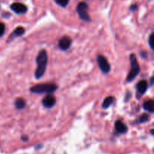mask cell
<instances>
[{
  "instance_id": "7402d4cb",
  "label": "cell",
  "mask_w": 154,
  "mask_h": 154,
  "mask_svg": "<svg viewBox=\"0 0 154 154\" xmlns=\"http://www.w3.org/2000/svg\"><path fill=\"white\" fill-rule=\"evenodd\" d=\"M141 57L146 58V57H147V54H146V52H141Z\"/></svg>"
},
{
  "instance_id": "4fadbf2b",
  "label": "cell",
  "mask_w": 154,
  "mask_h": 154,
  "mask_svg": "<svg viewBox=\"0 0 154 154\" xmlns=\"http://www.w3.org/2000/svg\"><path fill=\"white\" fill-rule=\"evenodd\" d=\"M25 33V30L23 27H17L14 30V31L12 33L11 36V38H14L17 37V36H20L22 35H23V33Z\"/></svg>"
},
{
  "instance_id": "cb8c5ba5",
  "label": "cell",
  "mask_w": 154,
  "mask_h": 154,
  "mask_svg": "<svg viewBox=\"0 0 154 154\" xmlns=\"http://www.w3.org/2000/svg\"><path fill=\"white\" fill-rule=\"evenodd\" d=\"M151 134H153V129H152V130H151Z\"/></svg>"
},
{
  "instance_id": "7c38bea8",
  "label": "cell",
  "mask_w": 154,
  "mask_h": 154,
  "mask_svg": "<svg viewBox=\"0 0 154 154\" xmlns=\"http://www.w3.org/2000/svg\"><path fill=\"white\" fill-rule=\"evenodd\" d=\"M26 101L23 98H17L15 100L14 105L17 109L22 110V109H23L26 107Z\"/></svg>"
},
{
  "instance_id": "5bb4252c",
  "label": "cell",
  "mask_w": 154,
  "mask_h": 154,
  "mask_svg": "<svg viewBox=\"0 0 154 154\" xmlns=\"http://www.w3.org/2000/svg\"><path fill=\"white\" fill-rule=\"evenodd\" d=\"M114 98L112 96H109L108 98H105L103 101V104H102V107L104 109H107L111 105V104L114 103Z\"/></svg>"
},
{
  "instance_id": "9a60e30c",
  "label": "cell",
  "mask_w": 154,
  "mask_h": 154,
  "mask_svg": "<svg viewBox=\"0 0 154 154\" xmlns=\"http://www.w3.org/2000/svg\"><path fill=\"white\" fill-rule=\"evenodd\" d=\"M57 4H58L59 5L62 6V7H66L68 5L69 2V0H55Z\"/></svg>"
},
{
  "instance_id": "603a6c76",
  "label": "cell",
  "mask_w": 154,
  "mask_h": 154,
  "mask_svg": "<svg viewBox=\"0 0 154 154\" xmlns=\"http://www.w3.org/2000/svg\"><path fill=\"white\" fill-rule=\"evenodd\" d=\"M153 77H151V79H150V84L153 85Z\"/></svg>"
},
{
  "instance_id": "d6986e66",
  "label": "cell",
  "mask_w": 154,
  "mask_h": 154,
  "mask_svg": "<svg viewBox=\"0 0 154 154\" xmlns=\"http://www.w3.org/2000/svg\"><path fill=\"white\" fill-rule=\"evenodd\" d=\"M136 8H137V5H136V4L132 5L130 7V9H131V10H132V11H135Z\"/></svg>"
},
{
  "instance_id": "ac0fdd59",
  "label": "cell",
  "mask_w": 154,
  "mask_h": 154,
  "mask_svg": "<svg viewBox=\"0 0 154 154\" xmlns=\"http://www.w3.org/2000/svg\"><path fill=\"white\" fill-rule=\"evenodd\" d=\"M153 34H151L149 37V45H150V47L153 49Z\"/></svg>"
},
{
  "instance_id": "8992f818",
  "label": "cell",
  "mask_w": 154,
  "mask_h": 154,
  "mask_svg": "<svg viewBox=\"0 0 154 154\" xmlns=\"http://www.w3.org/2000/svg\"><path fill=\"white\" fill-rule=\"evenodd\" d=\"M11 9L16 14H24L26 12L27 7L20 2H14L11 5Z\"/></svg>"
},
{
  "instance_id": "30bf717a",
  "label": "cell",
  "mask_w": 154,
  "mask_h": 154,
  "mask_svg": "<svg viewBox=\"0 0 154 154\" xmlns=\"http://www.w3.org/2000/svg\"><path fill=\"white\" fill-rule=\"evenodd\" d=\"M147 87H148L147 82L146 80H141V81L138 82V83L137 84V91L139 94L143 95L147 90Z\"/></svg>"
},
{
  "instance_id": "9c48e42d",
  "label": "cell",
  "mask_w": 154,
  "mask_h": 154,
  "mask_svg": "<svg viewBox=\"0 0 154 154\" xmlns=\"http://www.w3.org/2000/svg\"><path fill=\"white\" fill-rule=\"evenodd\" d=\"M115 129L119 134H125L127 131L128 128L126 124L123 123L121 120H117L115 122Z\"/></svg>"
},
{
  "instance_id": "2e32d148",
  "label": "cell",
  "mask_w": 154,
  "mask_h": 154,
  "mask_svg": "<svg viewBox=\"0 0 154 154\" xmlns=\"http://www.w3.org/2000/svg\"><path fill=\"white\" fill-rule=\"evenodd\" d=\"M150 117L147 114H142L139 118V122L140 123H144V122H147L149 120Z\"/></svg>"
},
{
  "instance_id": "e0dca14e",
  "label": "cell",
  "mask_w": 154,
  "mask_h": 154,
  "mask_svg": "<svg viewBox=\"0 0 154 154\" xmlns=\"http://www.w3.org/2000/svg\"><path fill=\"white\" fill-rule=\"evenodd\" d=\"M5 32V25L3 23H0V37L4 35Z\"/></svg>"
},
{
  "instance_id": "5b68a950",
  "label": "cell",
  "mask_w": 154,
  "mask_h": 154,
  "mask_svg": "<svg viewBox=\"0 0 154 154\" xmlns=\"http://www.w3.org/2000/svg\"><path fill=\"white\" fill-rule=\"evenodd\" d=\"M97 62L99 68H100L102 72H104V73H108L110 72V70H111V66H110L109 62L107 60L106 57H104L103 55H99L97 57Z\"/></svg>"
},
{
  "instance_id": "7a4b0ae2",
  "label": "cell",
  "mask_w": 154,
  "mask_h": 154,
  "mask_svg": "<svg viewBox=\"0 0 154 154\" xmlns=\"http://www.w3.org/2000/svg\"><path fill=\"white\" fill-rule=\"evenodd\" d=\"M57 85L54 83H44V84H38L32 86L30 88V91L35 94H43V93H53L57 91Z\"/></svg>"
},
{
  "instance_id": "6da1fadb",
  "label": "cell",
  "mask_w": 154,
  "mask_h": 154,
  "mask_svg": "<svg viewBox=\"0 0 154 154\" xmlns=\"http://www.w3.org/2000/svg\"><path fill=\"white\" fill-rule=\"evenodd\" d=\"M48 53L45 50H42L39 51L38 54L36 58V63H37V69H36L35 72V76L36 79H40L45 74V70L47 68V64H48Z\"/></svg>"
},
{
  "instance_id": "8fae6325",
  "label": "cell",
  "mask_w": 154,
  "mask_h": 154,
  "mask_svg": "<svg viewBox=\"0 0 154 154\" xmlns=\"http://www.w3.org/2000/svg\"><path fill=\"white\" fill-rule=\"evenodd\" d=\"M144 109L150 113H153L154 112V101L153 100H149V101H145L144 103Z\"/></svg>"
},
{
  "instance_id": "3957f363",
  "label": "cell",
  "mask_w": 154,
  "mask_h": 154,
  "mask_svg": "<svg viewBox=\"0 0 154 154\" xmlns=\"http://www.w3.org/2000/svg\"><path fill=\"white\" fill-rule=\"evenodd\" d=\"M129 59H130L131 63V69L129 71V74L126 78V81L127 82H132L135 79V77L139 74L141 68H140L139 63H138L137 57L135 54H132L129 56Z\"/></svg>"
},
{
  "instance_id": "ba28073f",
  "label": "cell",
  "mask_w": 154,
  "mask_h": 154,
  "mask_svg": "<svg viewBox=\"0 0 154 154\" xmlns=\"http://www.w3.org/2000/svg\"><path fill=\"white\" fill-rule=\"evenodd\" d=\"M72 45V39L69 36H63L59 41V47L62 50H68Z\"/></svg>"
},
{
  "instance_id": "ffe728a7",
  "label": "cell",
  "mask_w": 154,
  "mask_h": 154,
  "mask_svg": "<svg viewBox=\"0 0 154 154\" xmlns=\"http://www.w3.org/2000/svg\"><path fill=\"white\" fill-rule=\"evenodd\" d=\"M21 140H23V141H26V140H28V137L26 135H23L21 137Z\"/></svg>"
},
{
  "instance_id": "277c9868",
  "label": "cell",
  "mask_w": 154,
  "mask_h": 154,
  "mask_svg": "<svg viewBox=\"0 0 154 154\" xmlns=\"http://www.w3.org/2000/svg\"><path fill=\"white\" fill-rule=\"evenodd\" d=\"M89 6L86 2H80L77 6V12L80 18L84 21H90V17L88 14Z\"/></svg>"
},
{
  "instance_id": "52a82bcc",
  "label": "cell",
  "mask_w": 154,
  "mask_h": 154,
  "mask_svg": "<svg viewBox=\"0 0 154 154\" xmlns=\"http://www.w3.org/2000/svg\"><path fill=\"white\" fill-rule=\"evenodd\" d=\"M55 104L56 98L52 95H47L42 100V104L44 105V107H47V108H51V107H53L55 105Z\"/></svg>"
},
{
  "instance_id": "44dd1931",
  "label": "cell",
  "mask_w": 154,
  "mask_h": 154,
  "mask_svg": "<svg viewBox=\"0 0 154 154\" xmlns=\"http://www.w3.org/2000/svg\"><path fill=\"white\" fill-rule=\"evenodd\" d=\"M131 97V94L129 93V92H128L127 94H126V101H128V98H129Z\"/></svg>"
}]
</instances>
